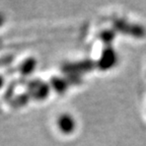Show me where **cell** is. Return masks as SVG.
Masks as SVG:
<instances>
[{
	"mask_svg": "<svg viewBox=\"0 0 146 146\" xmlns=\"http://www.w3.org/2000/svg\"><path fill=\"white\" fill-rule=\"evenodd\" d=\"M96 67V62L91 59H84L81 61L70 62V63L64 64L62 66V71L65 74H75L81 75L82 73L88 72Z\"/></svg>",
	"mask_w": 146,
	"mask_h": 146,
	"instance_id": "obj_1",
	"label": "cell"
},
{
	"mask_svg": "<svg viewBox=\"0 0 146 146\" xmlns=\"http://www.w3.org/2000/svg\"><path fill=\"white\" fill-rule=\"evenodd\" d=\"M117 61V54L115 52L114 49H112L111 47L107 46L102 52L100 59L96 62V67L100 70H109L110 68H112L115 65Z\"/></svg>",
	"mask_w": 146,
	"mask_h": 146,
	"instance_id": "obj_2",
	"label": "cell"
},
{
	"mask_svg": "<svg viewBox=\"0 0 146 146\" xmlns=\"http://www.w3.org/2000/svg\"><path fill=\"white\" fill-rule=\"evenodd\" d=\"M36 59L34 57L27 58L25 60H23L17 67H10L9 66L8 70L6 71V74H13L14 72H19L23 77H27V76H30L33 72L35 71L36 67Z\"/></svg>",
	"mask_w": 146,
	"mask_h": 146,
	"instance_id": "obj_3",
	"label": "cell"
},
{
	"mask_svg": "<svg viewBox=\"0 0 146 146\" xmlns=\"http://www.w3.org/2000/svg\"><path fill=\"white\" fill-rule=\"evenodd\" d=\"M57 125L61 133L65 135H69L74 132L76 128L75 119L69 114H63L59 116L57 120Z\"/></svg>",
	"mask_w": 146,
	"mask_h": 146,
	"instance_id": "obj_4",
	"label": "cell"
},
{
	"mask_svg": "<svg viewBox=\"0 0 146 146\" xmlns=\"http://www.w3.org/2000/svg\"><path fill=\"white\" fill-rule=\"evenodd\" d=\"M50 91H51L50 84L42 80L38 86H36L34 89H33V90H30L29 92H30L31 96H32L33 100H44L49 96V94H50Z\"/></svg>",
	"mask_w": 146,
	"mask_h": 146,
	"instance_id": "obj_5",
	"label": "cell"
},
{
	"mask_svg": "<svg viewBox=\"0 0 146 146\" xmlns=\"http://www.w3.org/2000/svg\"><path fill=\"white\" fill-rule=\"evenodd\" d=\"M49 84H50L51 88H53L59 94H65L67 89H68V87L70 86L69 83L67 82V80L65 79V77H60V76H53L50 79Z\"/></svg>",
	"mask_w": 146,
	"mask_h": 146,
	"instance_id": "obj_6",
	"label": "cell"
},
{
	"mask_svg": "<svg viewBox=\"0 0 146 146\" xmlns=\"http://www.w3.org/2000/svg\"><path fill=\"white\" fill-rule=\"evenodd\" d=\"M31 100H33L31 94L29 91H25L23 94L13 96L9 103H10V107L11 108H13V109H18V108L25 107L27 104H29V102H30Z\"/></svg>",
	"mask_w": 146,
	"mask_h": 146,
	"instance_id": "obj_7",
	"label": "cell"
},
{
	"mask_svg": "<svg viewBox=\"0 0 146 146\" xmlns=\"http://www.w3.org/2000/svg\"><path fill=\"white\" fill-rule=\"evenodd\" d=\"M18 80H12V81L9 82L8 86H7L6 90H5V92L3 94L2 96V100H4V102H10L11 100V98H13V94H14V91H15L16 89V86H18Z\"/></svg>",
	"mask_w": 146,
	"mask_h": 146,
	"instance_id": "obj_8",
	"label": "cell"
},
{
	"mask_svg": "<svg viewBox=\"0 0 146 146\" xmlns=\"http://www.w3.org/2000/svg\"><path fill=\"white\" fill-rule=\"evenodd\" d=\"M98 38L100 39V41L104 44H106L107 46H109L111 44V42L113 41V39L115 38V33L113 31L110 30H105L98 34Z\"/></svg>",
	"mask_w": 146,
	"mask_h": 146,
	"instance_id": "obj_9",
	"label": "cell"
},
{
	"mask_svg": "<svg viewBox=\"0 0 146 146\" xmlns=\"http://www.w3.org/2000/svg\"><path fill=\"white\" fill-rule=\"evenodd\" d=\"M65 79L69 83V85H77L82 83V78L80 75H75V74H66Z\"/></svg>",
	"mask_w": 146,
	"mask_h": 146,
	"instance_id": "obj_10",
	"label": "cell"
},
{
	"mask_svg": "<svg viewBox=\"0 0 146 146\" xmlns=\"http://www.w3.org/2000/svg\"><path fill=\"white\" fill-rule=\"evenodd\" d=\"M14 60V56L11 54L9 55H4L2 57H0V68L1 67H7L10 66V64L13 62Z\"/></svg>",
	"mask_w": 146,
	"mask_h": 146,
	"instance_id": "obj_11",
	"label": "cell"
},
{
	"mask_svg": "<svg viewBox=\"0 0 146 146\" xmlns=\"http://www.w3.org/2000/svg\"><path fill=\"white\" fill-rule=\"evenodd\" d=\"M5 21V16L2 12H0V27H2V25Z\"/></svg>",
	"mask_w": 146,
	"mask_h": 146,
	"instance_id": "obj_12",
	"label": "cell"
},
{
	"mask_svg": "<svg viewBox=\"0 0 146 146\" xmlns=\"http://www.w3.org/2000/svg\"><path fill=\"white\" fill-rule=\"evenodd\" d=\"M3 84H4V77L0 74V89H1V87L3 86Z\"/></svg>",
	"mask_w": 146,
	"mask_h": 146,
	"instance_id": "obj_13",
	"label": "cell"
}]
</instances>
